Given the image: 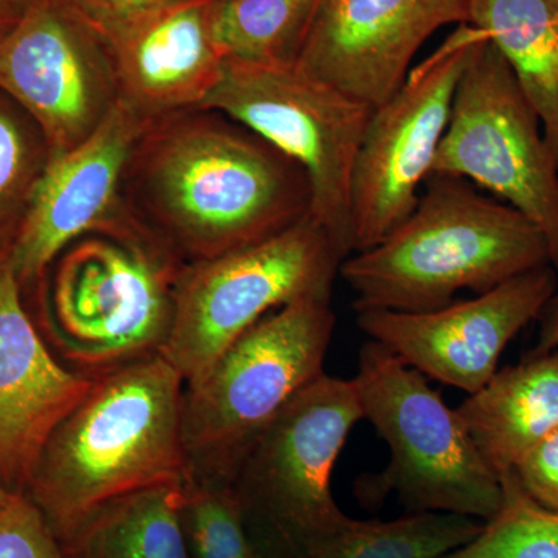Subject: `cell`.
Segmentation results:
<instances>
[{
    "instance_id": "6da1fadb",
    "label": "cell",
    "mask_w": 558,
    "mask_h": 558,
    "mask_svg": "<svg viewBox=\"0 0 558 558\" xmlns=\"http://www.w3.org/2000/svg\"><path fill=\"white\" fill-rule=\"evenodd\" d=\"M121 196L140 229L186 266L275 236L311 208L299 163L207 108L146 121Z\"/></svg>"
},
{
    "instance_id": "7a4b0ae2",
    "label": "cell",
    "mask_w": 558,
    "mask_h": 558,
    "mask_svg": "<svg viewBox=\"0 0 558 558\" xmlns=\"http://www.w3.org/2000/svg\"><path fill=\"white\" fill-rule=\"evenodd\" d=\"M185 387L161 354L97 377L51 433L25 492L58 538L110 501L182 484Z\"/></svg>"
},
{
    "instance_id": "3957f363",
    "label": "cell",
    "mask_w": 558,
    "mask_h": 558,
    "mask_svg": "<svg viewBox=\"0 0 558 558\" xmlns=\"http://www.w3.org/2000/svg\"><path fill=\"white\" fill-rule=\"evenodd\" d=\"M550 266L542 230L475 185L432 174L416 207L385 240L341 263L354 310L427 312Z\"/></svg>"
},
{
    "instance_id": "277c9868",
    "label": "cell",
    "mask_w": 558,
    "mask_h": 558,
    "mask_svg": "<svg viewBox=\"0 0 558 558\" xmlns=\"http://www.w3.org/2000/svg\"><path fill=\"white\" fill-rule=\"evenodd\" d=\"M360 421L354 379L325 373L233 454L218 476L238 499L256 558H312L352 520L330 481Z\"/></svg>"
},
{
    "instance_id": "5b68a950",
    "label": "cell",
    "mask_w": 558,
    "mask_h": 558,
    "mask_svg": "<svg viewBox=\"0 0 558 558\" xmlns=\"http://www.w3.org/2000/svg\"><path fill=\"white\" fill-rule=\"evenodd\" d=\"M185 267L146 234L73 241L33 288L47 339L70 369L94 379L160 354Z\"/></svg>"
},
{
    "instance_id": "8992f818",
    "label": "cell",
    "mask_w": 558,
    "mask_h": 558,
    "mask_svg": "<svg viewBox=\"0 0 558 558\" xmlns=\"http://www.w3.org/2000/svg\"><path fill=\"white\" fill-rule=\"evenodd\" d=\"M354 384L363 418L389 447L388 468L360 486L363 499L396 494L409 513H454L483 523L497 515L501 480L424 374L369 340L360 348Z\"/></svg>"
},
{
    "instance_id": "52a82bcc",
    "label": "cell",
    "mask_w": 558,
    "mask_h": 558,
    "mask_svg": "<svg viewBox=\"0 0 558 558\" xmlns=\"http://www.w3.org/2000/svg\"><path fill=\"white\" fill-rule=\"evenodd\" d=\"M336 314L307 296L259 319L183 395L189 472L218 476L275 414L325 374Z\"/></svg>"
},
{
    "instance_id": "ba28073f",
    "label": "cell",
    "mask_w": 558,
    "mask_h": 558,
    "mask_svg": "<svg viewBox=\"0 0 558 558\" xmlns=\"http://www.w3.org/2000/svg\"><path fill=\"white\" fill-rule=\"evenodd\" d=\"M344 258L310 215L275 236L190 264L175 288L160 354L193 384L259 319L307 299L332 296Z\"/></svg>"
},
{
    "instance_id": "9c48e42d",
    "label": "cell",
    "mask_w": 558,
    "mask_h": 558,
    "mask_svg": "<svg viewBox=\"0 0 558 558\" xmlns=\"http://www.w3.org/2000/svg\"><path fill=\"white\" fill-rule=\"evenodd\" d=\"M202 108L240 121L300 165L311 191L310 216L343 258L352 255L351 180L374 109L312 78L295 62L226 60Z\"/></svg>"
},
{
    "instance_id": "30bf717a",
    "label": "cell",
    "mask_w": 558,
    "mask_h": 558,
    "mask_svg": "<svg viewBox=\"0 0 558 558\" xmlns=\"http://www.w3.org/2000/svg\"><path fill=\"white\" fill-rule=\"evenodd\" d=\"M432 174L465 180L519 209L545 234L558 274V161L512 69L484 35L458 81Z\"/></svg>"
},
{
    "instance_id": "8fae6325",
    "label": "cell",
    "mask_w": 558,
    "mask_h": 558,
    "mask_svg": "<svg viewBox=\"0 0 558 558\" xmlns=\"http://www.w3.org/2000/svg\"><path fill=\"white\" fill-rule=\"evenodd\" d=\"M481 38L472 25H459L433 57L411 70L398 94L374 109L352 172V253L379 244L416 207L458 81Z\"/></svg>"
},
{
    "instance_id": "7c38bea8",
    "label": "cell",
    "mask_w": 558,
    "mask_h": 558,
    "mask_svg": "<svg viewBox=\"0 0 558 558\" xmlns=\"http://www.w3.org/2000/svg\"><path fill=\"white\" fill-rule=\"evenodd\" d=\"M0 90L38 124L51 159L83 145L120 102L108 51L64 0H36L0 43Z\"/></svg>"
},
{
    "instance_id": "4fadbf2b",
    "label": "cell",
    "mask_w": 558,
    "mask_h": 558,
    "mask_svg": "<svg viewBox=\"0 0 558 558\" xmlns=\"http://www.w3.org/2000/svg\"><path fill=\"white\" fill-rule=\"evenodd\" d=\"M558 274L543 266L440 310L357 312V326L403 363L468 395L498 371L510 341L542 317L557 289Z\"/></svg>"
},
{
    "instance_id": "5bb4252c",
    "label": "cell",
    "mask_w": 558,
    "mask_h": 558,
    "mask_svg": "<svg viewBox=\"0 0 558 558\" xmlns=\"http://www.w3.org/2000/svg\"><path fill=\"white\" fill-rule=\"evenodd\" d=\"M469 24V0H317L296 68L376 109L440 28Z\"/></svg>"
},
{
    "instance_id": "9a60e30c",
    "label": "cell",
    "mask_w": 558,
    "mask_h": 558,
    "mask_svg": "<svg viewBox=\"0 0 558 558\" xmlns=\"http://www.w3.org/2000/svg\"><path fill=\"white\" fill-rule=\"evenodd\" d=\"M146 121L119 102L83 145L50 160L9 250L22 289L35 288L62 250L86 234H146L121 196L124 165Z\"/></svg>"
},
{
    "instance_id": "2e32d148",
    "label": "cell",
    "mask_w": 558,
    "mask_h": 558,
    "mask_svg": "<svg viewBox=\"0 0 558 558\" xmlns=\"http://www.w3.org/2000/svg\"><path fill=\"white\" fill-rule=\"evenodd\" d=\"M216 2L171 0L112 16H81L108 51L120 102L145 120L204 106L226 64L213 36Z\"/></svg>"
},
{
    "instance_id": "e0dca14e",
    "label": "cell",
    "mask_w": 558,
    "mask_h": 558,
    "mask_svg": "<svg viewBox=\"0 0 558 558\" xmlns=\"http://www.w3.org/2000/svg\"><path fill=\"white\" fill-rule=\"evenodd\" d=\"M9 250L0 252V486L25 494L51 433L97 379L54 357L25 307Z\"/></svg>"
},
{
    "instance_id": "ac0fdd59",
    "label": "cell",
    "mask_w": 558,
    "mask_h": 558,
    "mask_svg": "<svg viewBox=\"0 0 558 558\" xmlns=\"http://www.w3.org/2000/svg\"><path fill=\"white\" fill-rule=\"evenodd\" d=\"M499 480L558 428V351L497 371L457 409Z\"/></svg>"
},
{
    "instance_id": "d6986e66",
    "label": "cell",
    "mask_w": 558,
    "mask_h": 558,
    "mask_svg": "<svg viewBox=\"0 0 558 558\" xmlns=\"http://www.w3.org/2000/svg\"><path fill=\"white\" fill-rule=\"evenodd\" d=\"M469 25L512 69L558 161V0H469Z\"/></svg>"
},
{
    "instance_id": "ffe728a7",
    "label": "cell",
    "mask_w": 558,
    "mask_h": 558,
    "mask_svg": "<svg viewBox=\"0 0 558 558\" xmlns=\"http://www.w3.org/2000/svg\"><path fill=\"white\" fill-rule=\"evenodd\" d=\"M179 495L154 487L101 506L58 538L65 558H191Z\"/></svg>"
},
{
    "instance_id": "44dd1931",
    "label": "cell",
    "mask_w": 558,
    "mask_h": 558,
    "mask_svg": "<svg viewBox=\"0 0 558 558\" xmlns=\"http://www.w3.org/2000/svg\"><path fill=\"white\" fill-rule=\"evenodd\" d=\"M483 524L439 512L389 521L352 519L312 558H442L476 537Z\"/></svg>"
},
{
    "instance_id": "7402d4cb",
    "label": "cell",
    "mask_w": 558,
    "mask_h": 558,
    "mask_svg": "<svg viewBox=\"0 0 558 558\" xmlns=\"http://www.w3.org/2000/svg\"><path fill=\"white\" fill-rule=\"evenodd\" d=\"M317 0H218L213 36L226 60L295 62Z\"/></svg>"
},
{
    "instance_id": "603a6c76",
    "label": "cell",
    "mask_w": 558,
    "mask_h": 558,
    "mask_svg": "<svg viewBox=\"0 0 558 558\" xmlns=\"http://www.w3.org/2000/svg\"><path fill=\"white\" fill-rule=\"evenodd\" d=\"M50 160L38 124L0 90V252L13 244Z\"/></svg>"
},
{
    "instance_id": "cb8c5ba5",
    "label": "cell",
    "mask_w": 558,
    "mask_h": 558,
    "mask_svg": "<svg viewBox=\"0 0 558 558\" xmlns=\"http://www.w3.org/2000/svg\"><path fill=\"white\" fill-rule=\"evenodd\" d=\"M179 520L191 558H256L227 480L186 472Z\"/></svg>"
},
{
    "instance_id": "d4e9b609",
    "label": "cell",
    "mask_w": 558,
    "mask_h": 558,
    "mask_svg": "<svg viewBox=\"0 0 558 558\" xmlns=\"http://www.w3.org/2000/svg\"><path fill=\"white\" fill-rule=\"evenodd\" d=\"M501 484L505 499L497 515L442 558H558V512L529 497L513 473Z\"/></svg>"
},
{
    "instance_id": "484cf974",
    "label": "cell",
    "mask_w": 558,
    "mask_h": 558,
    "mask_svg": "<svg viewBox=\"0 0 558 558\" xmlns=\"http://www.w3.org/2000/svg\"><path fill=\"white\" fill-rule=\"evenodd\" d=\"M0 558H65L46 517L25 494L14 495L0 512Z\"/></svg>"
},
{
    "instance_id": "4316f807",
    "label": "cell",
    "mask_w": 558,
    "mask_h": 558,
    "mask_svg": "<svg viewBox=\"0 0 558 558\" xmlns=\"http://www.w3.org/2000/svg\"><path fill=\"white\" fill-rule=\"evenodd\" d=\"M512 473L529 497L558 512V428L529 451Z\"/></svg>"
},
{
    "instance_id": "83f0119b",
    "label": "cell",
    "mask_w": 558,
    "mask_h": 558,
    "mask_svg": "<svg viewBox=\"0 0 558 558\" xmlns=\"http://www.w3.org/2000/svg\"><path fill=\"white\" fill-rule=\"evenodd\" d=\"M64 2L80 16L92 20V17L112 16V14L146 9V7L159 5L171 0H64Z\"/></svg>"
},
{
    "instance_id": "f1b7e54d",
    "label": "cell",
    "mask_w": 558,
    "mask_h": 558,
    "mask_svg": "<svg viewBox=\"0 0 558 558\" xmlns=\"http://www.w3.org/2000/svg\"><path fill=\"white\" fill-rule=\"evenodd\" d=\"M538 322L537 343H535V347L529 352V357L558 351V281L556 292H554L553 299H550L548 306H546Z\"/></svg>"
},
{
    "instance_id": "f546056e",
    "label": "cell",
    "mask_w": 558,
    "mask_h": 558,
    "mask_svg": "<svg viewBox=\"0 0 558 558\" xmlns=\"http://www.w3.org/2000/svg\"><path fill=\"white\" fill-rule=\"evenodd\" d=\"M35 2L36 0H0V43L21 24Z\"/></svg>"
},
{
    "instance_id": "4dcf8cb0",
    "label": "cell",
    "mask_w": 558,
    "mask_h": 558,
    "mask_svg": "<svg viewBox=\"0 0 558 558\" xmlns=\"http://www.w3.org/2000/svg\"><path fill=\"white\" fill-rule=\"evenodd\" d=\"M14 495L17 494H13V492L7 490L5 487L0 486V512H2V510L10 505V501L13 499Z\"/></svg>"
}]
</instances>
